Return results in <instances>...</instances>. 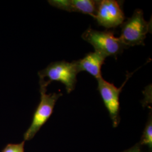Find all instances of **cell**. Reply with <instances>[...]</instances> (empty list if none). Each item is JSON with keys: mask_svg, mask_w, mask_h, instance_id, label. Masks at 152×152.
Returning <instances> with one entry per match:
<instances>
[{"mask_svg": "<svg viewBox=\"0 0 152 152\" xmlns=\"http://www.w3.org/2000/svg\"><path fill=\"white\" fill-rule=\"evenodd\" d=\"M46 91L47 88L40 87V102L33 115L32 123L24 134V141L32 139L36 135L49 120L53 112L56 102L63 95L60 92L48 94Z\"/></svg>", "mask_w": 152, "mask_h": 152, "instance_id": "277c9868", "label": "cell"}, {"mask_svg": "<svg viewBox=\"0 0 152 152\" xmlns=\"http://www.w3.org/2000/svg\"><path fill=\"white\" fill-rule=\"evenodd\" d=\"M2 152H24V141L19 144H8Z\"/></svg>", "mask_w": 152, "mask_h": 152, "instance_id": "30bf717a", "label": "cell"}, {"mask_svg": "<svg viewBox=\"0 0 152 152\" xmlns=\"http://www.w3.org/2000/svg\"><path fill=\"white\" fill-rule=\"evenodd\" d=\"M99 26L107 29L121 26L125 16L121 2L115 0H101L95 18Z\"/></svg>", "mask_w": 152, "mask_h": 152, "instance_id": "8992f818", "label": "cell"}, {"mask_svg": "<svg viewBox=\"0 0 152 152\" xmlns=\"http://www.w3.org/2000/svg\"><path fill=\"white\" fill-rule=\"evenodd\" d=\"M139 144L140 145H147L149 148L152 149V119L151 113L147 121V124L144 129L142 135L141 136V140Z\"/></svg>", "mask_w": 152, "mask_h": 152, "instance_id": "9c48e42d", "label": "cell"}, {"mask_svg": "<svg viewBox=\"0 0 152 152\" xmlns=\"http://www.w3.org/2000/svg\"><path fill=\"white\" fill-rule=\"evenodd\" d=\"M105 59L104 55L96 51L89 53L83 58L76 60L78 72H87L98 80L102 77L101 69Z\"/></svg>", "mask_w": 152, "mask_h": 152, "instance_id": "ba28073f", "label": "cell"}, {"mask_svg": "<svg viewBox=\"0 0 152 152\" xmlns=\"http://www.w3.org/2000/svg\"><path fill=\"white\" fill-rule=\"evenodd\" d=\"M49 4L56 8L68 12H77L96 16L100 1L98 0H50Z\"/></svg>", "mask_w": 152, "mask_h": 152, "instance_id": "52a82bcc", "label": "cell"}, {"mask_svg": "<svg viewBox=\"0 0 152 152\" xmlns=\"http://www.w3.org/2000/svg\"><path fill=\"white\" fill-rule=\"evenodd\" d=\"M78 73L76 60L71 63L64 60L53 62L38 72L40 87L47 88L52 82H60L69 94L75 89Z\"/></svg>", "mask_w": 152, "mask_h": 152, "instance_id": "6da1fadb", "label": "cell"}, {"mask_svg": "<svg viewBox=\"0 0 152 152\" xmlns=\"http://www.w3.org/2000/svg\"><path fill=\"white\" fill-rule=\"evenodd\" d=\"M132 73L127 74L124 83L120 87L115 86L113 83L104 80L102 77L97 80L98 90L103 99L104 104L108 111L109 116L114 127H117L120 122V95L122 88Z\"/></svg>", "mask_w": 152, "mask_h": 152, "instance_id": "5b68a950", "label": "cell"}, {"mask_svg": "<svg viewBox=\"0 0 152 152\" xmlns=\"http://www.w3.org/2000/svg\"><path fill=\"white\" fill-rule=\"evenodd\" d=\"M120 37L122 42L127 48L137 45H144L147 33L151 32L152 21L147 22L143 12L136 9L132 16L121 24Z\"/></svg>", "mask_w": 152, "mask_h": 152, "instance_id": "7a4b0ae2", "label": "cell"}, {"mask_svg": "<svg viewBox=\"0 0 152 152\" xmlns=\"http://www.w3.org/2000/svg\"><path fill=\"white\" fill-rule=\"evenodd\" d=\"M141 146L139 143H137L134 146L129 148V149H127L125 151L122 152H143L141 149Z\"/></svg>", "mask_w": 152, "mask_h": 152, "instance_id": "8fae6325", "label": "cell"}, {"mask_svg": "<svg viewBox=\"0 0 152 152\" xmlns=\"http://www.w3.org/2000/svg\"><path fill=\"white\" fill-rule=\"evenodd\" d=\"M82 38L92 45L95 51L103 55L106 58H116L127 48L119 37H115L113 32L109 30L99 31L88 28L82 34Z\"/></svg>", "mask_w": 152, "mask_h": 152, "instance_id": "3957f363", "label": "cell"}]
</instances>
